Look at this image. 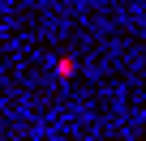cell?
Instances as JSON below:
<instances>
[{
    "label": "cell",
    "mask_w": 146,
    "mask_h": 141,
    "mask_svg": "<svg viewBox=\"0 0 146 141\" xmlns=\"http://www.w3.org/2000/svg\"><path fill=\"white\" fill-rule=\"evenodd\" d=\"M73 68H78V64H73L69 56H60V60H56V73H60V77H73Z\"/></svg>",
    "instance_id": "cell-1"
}]
</instances>
